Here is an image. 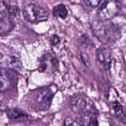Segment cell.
Instances as JSON below:
<instances>
[{"instance_id":"3957f363","label":"cell","mask_w":126,"mask_h":126,"mask_svg":"<svg viewBox=\"0 0 126 126\" xmlns=\"http://www.w3.org/2000/svg\"><path fill=\"white\" fill-rule=\"evenodd\" d=\"M53 95L52 91L49 89L39 90L33 96V108L39 111L47 110L51 105Z\"/></svg>"},{"instance_id":"9a60e30c","label":"cell","mask_w":126,"mask_h":126,"mask_svg":"<svg viewBox=\"0 0 126 126\" xmlns=\"http://www.w3.org/2000/svg\"><path fill=\"white\" fill-rule=\"evenodd\" d=\"M101 2L102 1L100 0H86L84 1V2L87 6L92 7H97L101 3Z\"/></svg>"},{"instance_id":"5bb4252c","label":"cell","mask_w":126,"mask_h":126,"mask_svg":"<svg viewBox=\"0 0 126 126\" xmlns=\"http://www.w3.org/2000/svg\"><path fill=\"white\" fill-rule=\"evenodd\" d=\"M8 11L7 9V6L5 4L3 1H0V18H2L5 16V15Z\"/></svg>"},{"instance_id":"52a82bcc","label":"cell","mask_w":126,"mask_h":126,"mask_svg":"<svg viewBox=\"0 0 126 126\" xmlns=\"http://www.w3.org/2000/svg\"><path fill=\"white\" fill-rule=\"evenodd\" d=\"M70 105L72 110L76 113H83L87 107L86 100L79 95H76L71 98Z\"/></svg>"},{"instance_id":"9c48e42d","label":"cell","mask_w":126,"mask_h":126,"mask_svg":"<svg viewBox=\"0 0 126 126\" xmlns=\"http://www.w3.org/2000/svg\"><path fill=\"white\" fill-rule=\"evenodd\" d=\"M12 85V78L4 69L0 68V92L7 91Z\"/></svg>"},{"instance_id":"7a4b0ae2","label":"cell","mask_w":126,"mask_h":126,"mask_svg":"<svg viewBox=\"0 0 126 126\" xmlns=\"http://www.w3.org/2000/svg\"><path fill=\"white\" fill-rule=\"evenodd\" d=\"M22 12L25 19L32 23L46 20L49 14V11L46 9L35 4H28L26 5L23 7Z\"/></svg>"},{"instance_id":"30bf717a","label":"cell","mask_w":126,"mask_h":126,"mask_svg":"<svg viewBox=\"0 0 126 126\" xmlns=\"http://www.w3.org/2000/svg\"><path fill=\"white\" fill-rule=\"evenodd\" d=\"M111 107L114 112L116 116L123 124H126V114L121 105L117 101L111 103Z\"/></svg>"},{"instance_id":"6da1fadb","label":"cell","mask_w":126,"mask_h":126,"mask_svg":"<svg viewBox=\"0 0 126 126\" xmlns=\"http://www.w3.org/2000/svg\"><path fill=\"white\" fill-rule=\"evenodd\" d=\"M92 30L95 36L104 44L114 43L121 34L119 28L113 23L97 22L92 25Z\"/></svg>"},{"instance_id":"e0dca14e","label":"cell","mask_w":126,"mask_h":126,"mask_svg":"<svg viewBox=\"0 0 126 126\" xmlns=\"http://www.w3.org/2000/svg\"><path fill=\"white\" fill-rule=\"evenodd\" d=\"M98 121L95 117H91L88 123V126H98Z\"/></svg>"},{"instance_id":"7c38bea8","label":"cell","mask_w":126,"mask_h":126,"mask_svg":"<svg viewBox=\"0 0 126 126\" xmlns=\"http://www.w3.org/2000/svg\"><path fill=\"white\" fill-rule=\"evenodd\" d=\"M7 114L8 118L12 119H18V118H22V117H23L25 116L23 113H22L20 111L17 110L16 109L9 110L7 111Z\"/></svg>"},{"instance_id":"2e32d148","label":"cell","mask_w":126,"mask_h":126,"mask_svg":"<svg viewBox=\"0 0 126 126\" xmlns=\"http://www.w3.org/2000/svg\"><path fill=\"white\" fill-rule=\"evenodd\" d=\"M50 42L52 45L55 46L60 43V38L57 35L54 34V35L52 36L51 38H50Z\"/></svg>"},{"instance_id":"5b68a950","label":"cell","mask_w":126,"mask_h":126,"mask_svg":"<svg viewBox=\"0 0 126 126\" xmlns=\"http://www.w3.org/2000/svg\"><path fill=\"white\" fill-rule=\"evenodd\" d=\"M58 67V60L52 54L47 53L41 56L39 60L38 70L41 73L50 74Z\"/></svg>"},{"instance_id":"277c9868","label":"cell","mask_w":126,"mask_h":126,"mask_svg":"<svg viewBox=\"0 0 126 126\" xmlns=\"http://www.w3.org/2000/svg\"><path fill=\"white\" fill-rule=\"evenodd\" d=\"M121 7V2L118 1H105L98 9L97 15L101 20H109L114 18L119 13Z\"/></svg>"},{"instance_id":"4fadbf2b","label":"cell","mask_w":126,"mask_h":126,"mask_svg":"<svg viewBox=\"0 0 126 126\" xmlns=\"http://www.w3.org/2000/svg\"><path fill=\"white\" fill-rule=\"evenodd\" d=\"M64 126H81V125L75 119L66 118L64 121Z\"/></svg>"},{"instance_id":"8fae6325","label":"cell","mask_w":126,"mask_h":126,"mask_svg":"<svg viewBox=\"0 0 126 126\" xmlns=\"http://www.w3.org/2000/svg\"><path fill=\"white\" fill-rule=\"evenodd\" d=\"M53 14L55 17H59L63 19H65L68 16L67 9L64 4H60L57 5L53 9Z\"/></svg>"},{"instance_id":"ac0fdd59","label":"cell","mask_w":126,"mask_h":126,"mask_svg":"<svg viewBox=\"0 0 126 126\" xmlns=\"http://www.w3.org/2000/svg\"><path fill=\"white\" fill-rule=\"evenodd\" d=\"M2 32V27H1V25L0 24V33Z\"/></svg>"},{"instance_id":"8992f818","label":"cell","mask_w":126,"mask_h":126,"mask_svg":"<svg viewBox=\"0 0 126 126\" xmlns=\"http://www.w3.org/2000/svg\"><path fill=\"white\" fill-rule=\"evenodd\" d=\"M0 65L6 68L18 71L22 68V63L16 55L5 54L0 52Z\"/></svg>"},{"instance_id":"ba28073f","label":"cell","mask_w":126,"mask_h":126,"mask_svg":"<svg viewBox=\"0 0 126 126\" xmlns=\"http://www.w3.org/2000/svg\"><path fill=\"white\" fill-rule=\"evenodd\" d=\"M97 59L105 68L110 66L111 58L110 52L105 48H99L97 50Z\"/></svg>"}]
</instances>
